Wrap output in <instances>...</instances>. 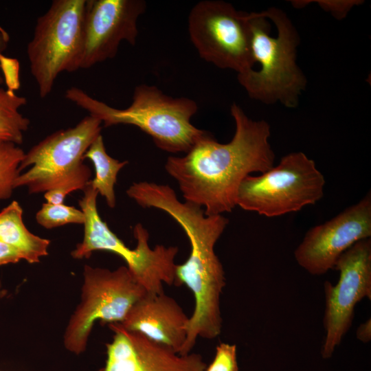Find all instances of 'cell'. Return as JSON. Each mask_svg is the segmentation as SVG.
Listing matches in <instances>:
<instances>
[{"label":"cell","instance_id":"obj_25","mask_svg":"<svg viewBox=\"0 0 371 371\" xmlns=\"http://www.w3.org/2000/svg\"><path fill=\"white\" fill-rule=\"evenodd\" d=\"M21 260L22 256L16 249L0 240V265L16 263Z\"/></svg>","mask_w":371,"mask_h":371},{"label":"cell","instance_id":"obj_8","mask_svg":"<svg viewBox=\"0 0 371 371\" xmlns=\"http://www.w3.org/2000/svg\"><path fill=\"white\" fill-rule=\"evenodd\" d=\"M83 276L81 302L71 316L63 337L65 348L76 355L86 350L95 321L122 323L133 305L147 293L126 266L111 271L85 265Z\"/></svg>","mask_w":371,"mask_h":371},{"label":"cell","instance_id":"obj_3","mask_svg":"<svg viewBox=\"0 0 371 371\" xmlns=\"http://www.w3.org/2000/svg\"><path fill=\"white\" fill-rule=\"evenodd\" d=\"M249 14L252 54L260 67L238 74V81L254 100L295 108L307 84L296 62L298 32L279 8Z\"/></svg>","mask_w":371,"mask_h":371},{"label":"cell","instance_id":"obj_13","mask_svg":"<svg viewBox=\"0 0 371 371\" xmlns=\"http://www.w3.org/2000/svg\"><path fill=\"white\" fill-rule=\"evenodd\" d=\"M146 8L143 0H87L80 69L113 58L124 41L135 45Z\"/></svg>","mask_w":371,"mask_h":371},{"label":"cell","instance_id":"obj_22","mask_svg":"<svg viewBox=\"0 0 371 371\" xmlns=\"http://www.w3.org/2000/svg\"><path fill=\"white\" fill-rule=\"evenodd\" d=\"M204 371H238L236 346L221 343L216 348L214 358Z\"/></svg>","mask_w":371,"mask_h":371},{"label":"cell","instance_id":"obj_23","mask_svg":"<svg viewBox=\"0 0 371 371\" xmlns=\"http://www.w3.org/2000/svg\"><path fill=\"white\" fill-rule=\"evenodd\" d=\"M0 69L7 89L14 92L19 89L21 87L19 61L15 58L8 57L0 52Z\"/></svg>","mask_w":371,"mask_h":371},{"label":"cell","instance_id":"obj_16","mask_svg":"<svg viewBox=\"0 0 371 371\" xmlns=\"http://www.w3.org/2000/svg\"><path fill=\"white\" fill-rule=\"evenodd\" d=\"M0 240L16 249L30 264L48 254L50 240L30 232L23 221V209L13 201L0 212Z\"/></svg>","mask_w":371,"mask_h":371},{"label":"cell","instance_id":"obj_27","mask_svg":"<svg viewBox=\"0 0 371 371\" xmlns=\"http://www.w3.org/2000/svg\"><path fill=\"white\" fill-rule=\"evenodd\" d=\"M9 39L5 38L3 34L0 32V52H3L8 47ZM4 82L3 76L0 72V85Z\"/></svg>","mask_w":371,"mask_h":371},{"label":"cell","instance_id":"obj_28","mask_svg":"<svg viewBox=\"0 0 371 371\" xmlns=\"http://www.w3.org/2000/svg\"><path fill=\"white\" fill-rule=\"evenodd\" d=\"M0 32L3 34V36L7 38L8 39L10 40V36H9V34L8 33V32L4 29L3 28L1 25H0Z\"/></svg>","mask_w":371,"mask_h":371},{"label":"cell","instance_id":"obj_2","mask_svg":"<svg viewBox=\"0 0 371 371\" xmlns=\"http://www.w3.org/2000/svg\"><path fill=\"white\" fill-rule=\"evenodd\" d=\"M127 195L142 207H154L170 215L185 232L190 244L188 258L177 265L174 285L186 284L192 292L194 308L187 326V337L180 355L191 352L198 337L212 339L222 330L221 295L225 286V271L214 247L228 219L222 214L205 215L198 205L180 201L168 185L133 183Z\"/></svg>","mask_w":371,"mask_h":371},{"label":"cell","instance_id":"obj_20","mask_svg":"<svg viewBox=\"0 0 371 371\" xmlns=\"http://www.w3.org/2000/svg\"><path fill=\"white\" fill-rule=\"evenodd\" d=\"M36 222L46 229H52L67 224H84L85 214L73 206L64 203H45L36 214Z\"/></svg>","mask_w":371,"mask_h":371},{"label":"cell","instance_id":"obj_18","mask_svg":"<svg viewBox=\"0 0 371 371\" xmlns=\"http://www.w3.org/2000/svg\"><path fill=\"white\" fill-rule=\"evenodd\" d=\"M26 104L25 97L0 87V142L22 144L30 121L19 109Z\"/></svg>","mask_w":371,"mask_h":371},{"label":"cell","instance_id":"obj_12","mask_svg":"<svg viewBox=\"0 0 371 371\" xmlns=\"http://www.w3.org/2000/svg\"><path fill=\"white\" fill-rule=\"evenodd\" d=\"M371 236V194L330 220L309 229L296 248L297 264L310 274L334 269L339 256L357 242Z\"/></svg>","mask_w":371,"mask_h":371},{"label":"cell","instance_id":"obj_9","mask_svg":"<svg viewBox=\"0 0 371 371\" xmlns=\"http://www.w3.org/2000/svg\"><path fill=\"white\" fill-rule=\"evenodd\" d=\"M188 33L205 61L238 74L254 69L249 13L225 1H201L190 10Z\"/></svg>","mask_w":371,"mask_h":371},{"label":"cell","instance_id":"obj_26","mask_svg":"<svg viewBox=\"0 0 371 371\" xmlns=\"http://www.w3.org/2000/svg\"><path fill=\"white\" fill-rule=\"evenodd\" d=\"M370 319L361 324L356 332L357 338L363 341L368 342L371 339V322Z\"/></svg>","mask_w":371,"mask_h":371},{"label":"cell","instance_id":"obj_15","mask_svg":"<svg viewBox=\"0 0 371 371\" xmlns=\"http://www.w3.org/2000/svg\"><path fill=\"white\" fill-rule=\"evenodd\" d=\"M188 321L177 301L164 292L146 293L133 305L120 324L179 355L186 339Z\"/></svg>","mask_w":371,"mask_h":371},{"label":"cell","instance_id":"obj_5","mask_svg":"<svg viewBox=\"0 0 371 371\" xmlns=\"http://www.w3.org/2000/svg\"><path fill=\"white\" fill-rule=\"evenodd\" d=\"M84 195L78 204L85 214L84 236L71 253L75 259L89 258L95 251H107L120 256L134 280L148 294L164 293V284L174 285L175 262L178 247L157 245L150 248L149 234L141 223L133 228L137 240L135 249H130L102 221L97 208L98 192L89 183L83 190Z\"/></svg>","mask_w":371,"mask_h":371},{"label":"cell","instance_id":"obj_24","mask_svg":"<svg viewBox=\"0 0 371 371\" xmlns=\"http://www.w3.org/2000/svg\"><path fill=\"white\" fill-rule=\"evenodd\" d=\"M314 2L337 20L344 19L354 6L363 3L360 0H317Z\"/></svg>","mask_w":371,"mask_h":371},{"label":"cell","instance_id":"obj_7","mask_svg":"<svg viewBox=\"0 0 371 371\" xmlns=\"http://www.w3.org/2000/svg\"><path fill=\"white\" fill-rule=\"evenodd\" d=\"M325 179L315 161L303 152L282 157L278 164L241 182L236 205L267 217L300 211L324 196Z\"/></svg>","mask_w":371,"mask_h":371},{"label":"cell","instance_id":"obj_19","mask_svg":"<svg viewBox=\"0 0 371 371\" xmlns=\"http://www.w3.org/2000/svg\"><path fill=\"white\" fill-rule=\"evenodd\" d=\"M25 152L10 142H0V201L9 199L14 188V181Z\"/></svg>","mask_w":371,"mask_h":371},{"label":"cell","instance_id":"obj_1","mask_svg":"<svg viewBox=\"0 0 371 371\" xmlns=\"http://www.w3.org/2000/svg\"><path fill=\"white\" fill-rule=\"evenodd\" d=\"M230 113L235 132L228 143L218 142L208 132L184 156H170L165 164L185 201L203 207L205 215L232 212L243 180L274 166L269 124L253 120L236 103Z\"/></svg>","mask_w":371,"mask_h":371},{"label":"cell","instance_id":"obj_17","mask_svg":"<svg viewBox=\"0 0 371 371\" xmlns=\"http://www.w3.org/2000/svg\"><path fill=\"white\" fill-rule=\"evenodd\" d=\"M83 158L91 160L95 168V177L89 181V184L105 198L109 207H115L114 187L117 176L128 161H120L107 154L101 134L90 145Z\"/></svg>","mask_w":371,"mask_h":371},{"label":"cell","instance_id":"obj_4","mask_svg":"<svg viewBox=\"0 0 371 371\" xmlns=\"http://www.w3.org/2000/svg\"><path fill=\"white\" fill-rule=\"evenodd\" d=\"M65 97L108 127L129 124L151 137L162 150L172 153L188 152L208 132L195 127L191 118L198 111L196 102L188 98H173L155 86L135 87L130 106L112 107L72 87Z\"/></svg>","mask_w":371,"mask_h":371},{"label":"cell","instance_id":"obj_14","mask_svg":"<svg viewBox=\"0 0 371 371\" xmlns=\"http://www.w3.org/2000/svg\"><path fill=\"white\" fill-rule=\"evenodd\" d=\"M109 327L114 335L106 345L105 365L98 371H204L207 367L199 354L179 355L120 323Z\"/></svg>","mask_w":371,"mask_h":371},{"label":"cell","instance_id":"obj_10","mask_svg":"<svg viewBox=\"0 0 371 371\" xmlns=\"http://www.w3.org/2000/svg\"><path fill=\"white\" fill-rule=\"evenodd\" d=\"M102 122L87 115L75 126L57 131L34 146L20 164L14 188L25 186L30 194L45 192L67 179L83 164V157L101 134Z\"/></svg>","mask_w":371,"mask_h":371},{"label":"cell","instance_id":"obj_21","mask_svg":"<svg viewBox=\"0 0 371 371\" xmlns=\"http://www.w3.org/2000/svg\"><path fill=\"white\" fill-rule=\"evenodd\" d=\"M91 172L89 166L82 164L79 168L67 179L54 188L47 191L44 197L47 203H64L65 197L71 192L83 190L90 181Z\"/></svg>","mask_w":371,"mask_h":371},{"label":"cell","instance_id":"obj_6","mask_svg":"<svg viewBox=\"0 0 371 371\" xmlns=\"http://www.w3.org/2000/svg\"><path fill=\"white\" fill-rule=\"evenodd\" d=\"M86 5L87 0H54L36 20L27 55L41 98L59 74L80 69Z\"/></svg>","mask_w":371,"mask_h":371},{"label":"cell","instance_id":"obj_11","mask_svg":"<svg viewBox=\"0 0 371 371\" xmlns=\"http://www.w3.org/2000/svg\"><path fill=\"white\" fill-rule=\"evenodd\" d=\"M334 269L339 272L337 283L333 285L326 281L324 285V358L331 357L349 330L356 304L365 297L371 299L370 238L357 242L344 251Z\"/></svg>","mask_w":371,"mask_h":371}]
</instances>
